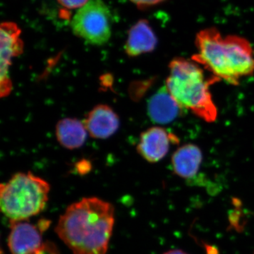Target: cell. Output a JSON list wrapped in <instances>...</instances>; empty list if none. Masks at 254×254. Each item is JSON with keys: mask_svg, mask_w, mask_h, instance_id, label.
Listing matches in <instances>:
<instances>
[{"mask_svg": "<svg viewBox=\"0 0 254 254\" xmlns=\"http://www.w3.org/2000/svg\"><path fill=\"white\" fill-rule=\"evenodd\" d=\"M115 223V210L95 197L70 205L62 215L56 232L73 254H106Z\"/></svg>", "mask_w": 254, "mask_h": 254, "instance_id": "obj_1", "label": "cell"}, {"mask_svg": "<svg viewBox=\"0 0 254 254\" xmlns=\"http://www.w3.org/2000/svg\"><path fill=\"white\" fill-rule=\"evenodd\" d=\"M195 46L191 60L220 81L237 86L254 73V49L244 37L224 36L218 28H207L197 33Z\"/></svg>", "mask_w": 254, "mask_h": 254, "instance_id": "obj_2", "label": "cell"}, {"mask_svg": "<svg viewBox=\"0 0 254 254\" xmlns=\"http://www.w3.org/2000/svg\"><path fill=\"white\" fill-rule=\"evenodd\" d=\"M201 66L193 60L175 58L169 64L165 87L182 109L189 110L208 123L218 118L210 87L219 78L206 77Z\"/></svg>", "mask_w": 254, "mask_h": 254, "instance_id": "obj_3", "label": "cell"}, {"mask_svg": "<svg viewBox=\"0 0 254 254\" xmlns=\"http://www.w3.org/2000/svg\"><path fill=\"white\" fill-rule=\"evenodd\" d=\"M49 184L31 173L16 174L0 187V205L10 220H26L44 210Z\"/></svg>", "mask_w": 254, "mask_h": 254, "instance_id": "obj_4", "label": "cell"}, {"mask_svg": "<svg viewBox=\"0 0 254 254\" xmlns=\"http://www.w3.org/2000/svg\"><path fill=\"white\" fill-rule=\"evenodd\" d=\"M71 29L76 36L95 46H102L111 37V14L103 0H89L73 16Z\"/></svg>", "mask_w": 254, "mask_h": 254, "instance_id": "obj_5", "label": "cell"}, {"mask_svg": "<svg viewBox=\"0 0 254 254\" xmlns=\"http://www.w3.org/2000/svg\"><path fill=\"white\" fill-rule=\"evenodd\" d=\"M21 30L14 22L1 23L0 27L1 42V76L0 92L1 97L8 96L11 91L12 85L9 71L13 58L23 53V43L20 38Z\"/></svg>", "mask_w": 254, "mask_h": 254, "instance_id": "obj_6", "label": "cell"}, {"mask_svg": "<svg viewBox=\"0 0 254 254\" xmlns=\"http://www.w3.org/2000/svg\"><path fill=\"white\" fill-rule=\"evenodd\" d=\"M48 220L34 225L26 220H10L8 247L11 254H35L43 245V232L49 227Z\"/></svg>", "mask_w": 254, "mask_h": 254, "instance_id": "obj_7", "label": "cell"}, {"mask_svg": "<svg viewBox=\"0 0 254 254\" xmlns=\"http://www.w3.org/2000/svg\"><path fill=\"white\" fill-rule=\"evenodd\" d=\"M179 141L176 135L163 127H150L142 132L137 151L148 163H158L166 156L170 146Z\"/></svg>", "mask_w": 254, "mask_h": 254, "instance_id": "obj_8", "label": "cell"}, {"mask_svg": "<svg viewBox=\"0 0 254 254\" xmlns=\"http://www.w3.org/2000/svg\"><path fill=\"white\" fill-rule=\"evenodd\" d=\"M83 124L87 131L93 138L105 139L118 131L120 119L108 105H98L86 115Z\"/></svg>", "mask_w": 254, "mask_h": 254, "instance_id": "obj_9", "label": "cell"}, {"mask_svg": "<svg viewBox=\"0 0 254 254\" xmlns=\"http://www.w3.org/2000/svg\"><path fill=\"white\" fill-rule=\"evenodd\" d=\"M158 38L147 20H139L128 31L125 45V53L129 57H137L150 53L156 48Z\"/></svg>", "mask_w": 254, "mask_h": 254, "instance_id": "obj_10", "label": "cell"}, {"mask_svg": "<svg viewBox=\"0 0 254 254\" xmlns=\"http://www.w3.org/2000/svg\"><path fill=\"white\" fill-rule=\"evenodd\" d=\"M181 110L165 86L152 95L147 105L150 120L159 125L172 123L181 113Z\"/></svg>", "mask_w": 254, "mask_h": 254, "instance_id": "obj_11", "label": "cell"}, {"mask_svg": "<svg viewBox=\"0 0 254 254\" xmlns=\"http://www.w3.org/2000/svg\"><path fill=\"white\" fill-rule=\"evenodd\" d=\"M203 161V154L199 147L194 144L182 145L172 156L174 173L181 178L190 179L196 176Z\"/></svg>", "mask_w": 254, "mask_h": 254, "instance_id": "obj_12", "label": "cell"}, {"mask_svg": "<svg viewBox=\"0 0 254 254\" xmlns=\"http://www.w3.org/2000/svg\"><path fill=\"white\" fill-rule=\"evenodd\" d=\"M87 133L83 122L77 119H64L56 126L57 139L62 146L69 150L81 148L86 141Z\"/></svg>", "mask_w": 254, "mask_h": 254, "instance_id": "obj_13", "label": "cell"}, {"mask_svg": "<svg viewBox=\"0 0 254 254\" xmlns=\"http://www.w3.org/2000/svg\"><path fill=\"white\" fill-rule=\"evenodd\" d=\"M89 0H58L62 6L67 8V9H73L77 8L83 7L88 2Z\"/></svg>", "mask_w": 254, "mask_h": 254, "instance_id": "obj_14", "label": "cell"}, {"mask_svg": "<svg viewBox=\"0 0 254 254\" xmlns=\"http://www.w3.org/2000/svg\"><path fill=\"white\" fill-rule=\"evenodd\" d=\"M35 254H59V252L54 244L47 242L43 243Z\"/></svg>", "mask_w": 254, "mask_h": 254, "instance_id": "obj_15", "label": "cell"}, {"mask_svg": "<svg viewBox=\"0 0 254 254\" xmlns=\"http://www.w3.org/2000/svg\"><path fill=\"white\" fill-rule=\"evenodd\" d=\"M130 1L136 4L138 7L144 8L160 4L166 0H130Z\"/></svg>", "mask_w": 254, "mask_h": 254, "instance_id": "obj_16", "label": "cell"}, {"mask_svg": "<svg viewBox=\"0 0 254 254\" xmlns=\"http://www.w3.org/2000/svg\"><path fill=\"white\" fill-rule=\"evenodd\" d=\"M163 254H189L184 251L180 250H173L168 251V252H165Z\"/></svg>", "mask_w": 254, "mask_h": 254, "instance_id": "obj_17", "label": "cell"}]
</instances>
